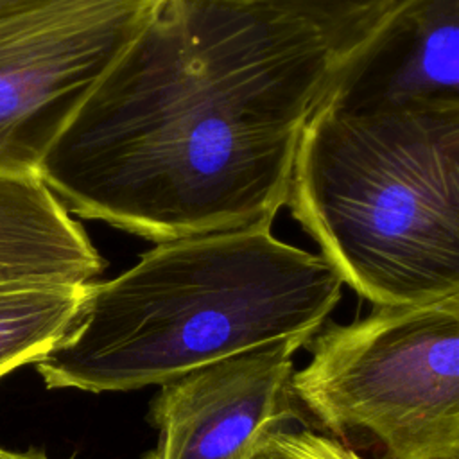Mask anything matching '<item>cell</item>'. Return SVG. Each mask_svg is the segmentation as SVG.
<instances>
[{
	"instance_id": "cell-1",
	"label": "cell",
	"mask_w": 459,
	"mask_h": 459,
	"mask_svg": "<svg viewBox=\"0 0 459 459\" xmlns=\"http://www.w3.org/2000/svg\"><path fill=\"white\" fill-rule=\"evenodd\" d=\"M333 54L244 0H158L45 152L68 212L163 242L271 224Z\"/></svg>"
},
{
	"instance_id": "cell-2",
	"label": "cell",
	"mask_w": 459,
	"mask_h": 459,
	"mask_svg": "<svg viewBox=\"0 0 459 459\" xmlns=\"http://www.w3.org/2000/svg\"><path fill=\"white\" fill-rule=\"evenodd\" d=\"M342 285L321 255L280 240L271 224L156 242L127 271L88 285L36 371L48 389L160 385L255 346L310 339Z\"/></svg>"
},
{
	"instance_id": "cell-3",
	"label": "cell",
	"mask_w": 459,
	"mask_h": 459,
	"mask_svg": "<svg viewBox=\"0 0 459 459\" xmlns=\"http://www.w3.org/2000/svg\"><path fill=\"white\" fill-rule=\"evenodd\" d=\"M285 204L342 283L375 307L459 296V109L317 108Z\"/></svg>"
},
{
	"instance_id": "cell-4",
	"label": "cell",
	"mask_w": 459,
	"mask_h": 459,
	"mask_svg": "<svg viewBox=\"0 0 459 459\" xmlns=\"http://www.w3.org/2000/svg\"><path fill=\"white\" fill-rule=\"evenodd\" d=\"M290 377L326 436L375 459H459V296L323 323Z\"/></svg>"
},
{
	"instance_id": "cell-5",
	"label": "cell",
	"mask_w": 459,
	"mask_h": 459,
	"mask_svg": "<svg viewBox=\"0 0 459 459\" xmlns=\"http://www.w3.org/2000/svg\"><path fill=\"white\" fill-rule=\"evenodd\" d=\"M158 0H0V176L38 178Z\"/></svg>"
},
{
	"instance_id": "cell-6",
	"label": "cell",
	"mask_w": 459,
	"mask_h": 459,
	"mask_svg": "<svg viewBox=\"0 0 459 459\" xmlns=\"http://www.w3.org/2000/svg\"><path fill=\"white\" fill-rule=\"evenodd\" d=\"M307 342H267L160 384L147 414L158 439L142 459H247L299 418L292 357Z\"/></svg>"
},
{
	"instance_id": "cell-7",
	"label": "cell",
	"mask_w": 459,
	"mask_h": 459,
	"mask_svg": "<svg viewBox=\"0 0 459 459\" xmlns=\"http://www.w3.org/2000/svg\"><path fill=\"white\" fill-rule=\"evenodd\" d=\"M319 108L459 109V0H402L333 68Z\"/></svg>"
},
{
	"instance_id": "cell-8",
	"label": "cell",
	"mask_w": 459,
	"mask_h": 459,
	"mask_svg": "<svg viewBox=\"0 0 459 459\" xmlns=\"http://www.w3.org/2000/svg\"><path fill=\"white\" fill-rule=\"evenodd\" d=\"M104 260L39 178L0 176V281L91 283Z\"/></svg>"
},
{
	"instance_id": "cell-9",
	"label": "cell",
	"mask_w": 459,
	"mask_h": 459,
	"mask_svg": "<svg viewBox=\"0 0 459 459\" xmlns=\"http://www.w3.org/2000/svg\"><path fill=\"white\" fill-rule=\"evenodd\" d=\"M88 285L0 281V377L52 350L74 323Z\"/></svg>"
},
{
	"instance_id": "cell-10",
	"label": "cell",
	"mask_w": 459,
	"mask_h": 459,
	"mask_svg": "<svg viewBox=\"0 0 459 459\" xmlns=\"http://www.w3.org/2000/svg\"><path fill=\"white\" fill-rule=\"evenodd\" d=\"M312 29L335 59L348 54L402 0H244Z\"/></svg>"
},
{
	"instance_id": "cell-11",
	"label": "cell",
	"mask_w": 459,
	"mask_h": 459,
	"mask_svg": "<svg viewBox=\"0 0 459 459\" xmlns=\"http://www.w3.org/2000/svg\"><path fill=\"white\" fill-rule=\"evenodd\" d=\"M247 459H364L341 441L310 430L281 429L267 436Z\"/></svg>"
},
{
	"instance_id": "cell-12",
	"label": "cell",
	"mask_w": 459,
	"mask_h": 459,
	"mask_svg": "<svg viewBox=\"0 0 459 459\" xmlns=\"http://www.w3.org/2000/svg\"><path fill=\"white\" fill-rule=\"evenodd\" d=\"M0 459H50L43 450L29 448L25 452H14L0 446Z\"/></svg>"
}]
</instances>
